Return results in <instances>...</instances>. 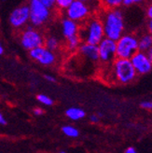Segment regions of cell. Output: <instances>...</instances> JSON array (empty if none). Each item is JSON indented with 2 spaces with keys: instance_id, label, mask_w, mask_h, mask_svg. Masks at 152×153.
Instances as JSON below:
<instances>
[{
  "instance_id": "1",
  "label": "cell",
  "mask_w": 152,
  "mask_h": 153,
  "mask_svg": "<svg viewBox=\"0 0 152 153\" xmlns=\"http://www.w3.org/2000/svg\"><path fill=\"white\" fill-rule=\"evenodd\" d=\"M100 18L103 24L105 37L116 41L124 34V15L122 10H119V7L109 10L104 9Z\"/></svg>"
},
{
  "instance_id": "2",
  "label": "cell",
  "mask_w": 152,
  "mask_h": 153,
  "mask_svg": "<svg viewBox=\"0 0 152 153\" xmlns=\"http://www.w3.org/2000/svg\"><path fill=\"white\" fill-rule=\"evenodd\" d=\"M108 66V78L113 82L119 84H128L133 82L136 76L135 69L133 68L130 59L116 57Z\"/></svg>"
},
{
  "instance_id": "3",
  "label": "cell",
  "mask_w": 152,
  "mask_h": 153,
  "mask_svg": "<svg viewBox=\"0 0 152 153\" xmlns=\"http://www.w3.org/2000/svg\"><path fill=\"white\" fill-rule=\"evenodd\" d=\"M79 36L81 41L98 45L105 37L104 27L100 16L90 15V16L83 22V25L79 29Z\"/></svg>"
},
{
  "instance_id": "4",
  "label": "cell",
  "mask_w": 152,
  "mask_h": 153,
  "mask_svg": "<svg viewBox=\"0 0 152 153\" xmlns=\"http://www.w3.org/2000/svg\"><path fill=\"white\" fill-rule=\"evenodd\" d=\"M29 22L35 27L43 26L51 18V10L39 0H29Z\"/></svg>"
},
{
  "instance_id": "5",
  "label": "cell",
  "mask_w": 152,
  "mask_h": 153,
  "mask_svg": "<svg viewBox=\"0 0 152 153\" xmlns=\"http://www.w3.org/2000/svg\"><path fill=\"white\" fill-rule=\"evenodd\" d=\"M138 51V37L133 34H123L116 40V56L130 59Z\"/></svg>"
},
{
  "instance_id": "6",
  "label": "cell",
  "mask_w": 152,
  "mask_h": 153,
  "mask_svg": "<svg viewBox=\"0 0 152 153\" xmlns=\"http://www.w3.org/2000/svg\"><path fill=\"white\" fill-rule=\"evenodd\" d=\"M93 7L90 3L74 1L65 10V16L77 22H83L92 15Z\"/></svg>"
},
{
  "instance_id": "7",
  "label": "cell",
  "mask_w": 152,
  "mask_h": 153,
  "mask_svg": "<svg viewBox=\"0 0 152 153\" xmlns=\"http://www.w3.org/2000/svg\"><path fill=\"white\" fill-rule=\"evenodd\" d=\"M44 36L32 25H27L25 29L22 30L20 36V43L22 48L27 51L44 46Z\"/></svg>"
},
{
  "instance_id": "8",
  "label": "cell",
  "mask_w": 152,
  "mask_h": 153,
  "mask_svg": "<svg viewBox=\"0 0 152 153\" xmlns=\"http://www.w3.org/2000/svg\"><path fill=\"white\" fill-rule=\"evenodd\" d=\"M98 54H99V62L105 65H110L116 56V41L110 38L104 37L98 43Z\"/></svg>"
},
{
  "instance_id": "9",
  "label": "cell",
  "mask_w": 152,
  "mask_h": 153,
  "mask_svg": "<svg viewBox=\"0 0 152 153\" xmlns=\"http://www.w3.org/2000/svg\"><path fill=\"white\" fill-rule=\"evenodd\" d=\"M28 51L30 58L34 61H36L37 63H39L42 65H52L56 62V55L54 51L47 49L44 46L34 48Z\"/></svg>"
},
{
  "instance_id": "10",
  "label": "cell",
  "mask_w": 152,
  "mask_h": 153,
  "mask_svg": "<svg viewBox=\"0 0 152 153\" xmlns=\"http://www.w3.org/2000/svg\"><path fill=\"white\" fill-rule=\"evenodd\" d=\"M29 22L28 5H21L14 9L9 16V22L14 29L24 27Z\"/></svg>"
},
{
  "instance_id": "11",
  "label": "cell",
  "mask_w": 152,
  "mask_h": 153,
  "mask_svg": "<svg viewBox=\"0 0 152 153\" xmlns=\"http://www.w3.org/2000/svg\"><path fill=\"white\" fill-rule=\"evenodd\" d=\"M130 61L137 75H146L152 69V62L145 51H137L130 58Z\"/></svg>"
},
{
  "instance_id": "12",
  "label": "cell",
  "mask_w": 152,
  "mask_h": 153,
  "mask_svg": "<svg viewBox=\"0 0 152 153\" xmlns=\"http://www.w3.org/2000/svg\"><path fill=\"white\" fill-rule=\"evenodd\" d=\"M79 53L87 60L93 63L99 62V54H98V47L97 45L89 44L83 42L80 44L79 48Z\"/></svg>"
},
{
  "instance_id": "13",
  "label": "cell",
  "mask_w": 152,
  "mask_h": 153,
  "mask_svg": "<svg viewBox=\"0 0 152 153\" xmlns=\"http://www.w3.org/2000/svg\"><path fill=\"white\" fill-rule=\"evenodd\" d=\"M61 27H62V34L65 39L79 34V26L78 22L65 16L61 20Z\"/></svg>"
},
{
  "instance_id": "14",
  "label": "cell",
  "mask_w": 152,
  "mask_h": 153,
  "mask_svg": "<svg viewBox=\"0 0 152 153\" xmlns=\"http://www.w3.org/2000/svg\"><path fill=\"white\" fill-rule=\"evenodd\" d=\"M152 47V36L150 34H144L138 37V51H147Z\"/></svg>"
},
{
  "instance_id": "15",
  "label": "cell",
  "mask_w": 152,
  "mask_h": 153,
  "mask_svg": "<svg viewBox=\"0 0 152 153\" xmlns=\"http://www.w3.org/2000/svg\"><path fill=\"white\" fill-rule=\"evenodd\" d=\"M65 115L72 120H79L85 117V111L79 108H70L65 111Z\"/></svg>"
},
{
  "instance_id": "16",
  "label": "cell",
  "mask_w": 152,
  "mask_h": 153,
  "mask_svg": "<svg viewBox=\"0 0 152 153\" xmlns=\"http://www.w3.org/2000/svg\"><path fill=\"white\" fill-rule=\"evenodd\" d=\"M81 42L82 41L80 39L79 34L78 35H75L73 36H70V37L66 38V48H67L68 51H75L79 50Z\"/></svg>"
},
{
  "instance_id": "17",
  "label": "cell",
  "mask_w": 152,
  "mask_h": 153,
  "mask_svg": "<svg viewBox=\"0 0 152 153\" xmlns=\"http://www.w3.org/2000/svg\"><path fill=\"white\" fill-rule=\"evenodd\" d=\"M44 47H46L47 49L50 51H55L60 47V41L56 36H49L45 38V40H44Z\"/></svg>"
},
{
  "instance_id": "18",
  "label": "cell",
  "mask_w": 152,
  "mask_h": 153,
  "mask_svg": "<svg viewBox=\"0 0 152 153\" xmlns=\"http://www.w3.org/2000/svg\"><path fill=\"white\" fill-rule=\"evenodd\" d=\"M99 1L105 10L117 9L123 3V0H99Z\"/></svg>"
},
{
  "instance_id": "19",
  "label": "cell",
  "mask_w": 152,
  "mask_h": 153,
  "mask_svg": "<svg viewBox=\"0 0 152 153\" xmlns=\"http://www.w3.org/2000/svg\"><path fill=\"white\" fill-rule=\"evenodd\" d=\"M63 132L65 135L69 136V137H78L79 136V131L77 128H75L73 126H70V125H66V126H64L62 128Z\"/></svg>"
},
{
  "instance_id": "20",
  "label": "cell",
  "mask_w": 152,
  "mask_h": 153,
  "mask_svg": "<svg viewBox=\"0 0 152 153\" xmlns=\"http://www.w3.org/2000/svg\"><path fill=\"white\" fill-rule=\"evenodd\" d=\"M74 0H55V7L60 10H65Z\"/></svg>"
},
{
  "instance_id": "21",
  "label": "cell",
  "mask_w": 152,
  "mask_h": 153,
  "mask_svg": "<svg viewBox=\"0 0 152 153\" xmlns=\"http://www.w3.org/2000/svg\"><path fill=\"white\" fill-rule=\"evenodd\" d=\"M36 99L39 100L41 104L45 105H53V101L52 99L50 98L49 96L45 95V94H39L36 96Z\"/></svg>"
},
{
  "instance_id": "22",
  "label": "cell",
  "mask_w": 152,
  "mask_h": 153,
  "mask_svg": "<svg viewBox=\"0 0 152 153\" xmlns=\"http://www.w3.org/2000/svg\"><path fill=\"white\" fill-rule=\"evenodd\" d=\"M146 0H123L122 5L126 6V7H130V6H133V5H139L145 2Z\"/></svg>"
},
{
  "instance_id": "23",
  "label": "cell",
  "mask_w": 152,
  "mask_h": 153,
  "mask_svg": "<svg viewBox=\"0 0 152 153\" xmlns=\"http://www.w3.org/2000/svg\"><path fill=\"white\" fill-rule=\"evenodd\" d=\"M39 1L50 10L55 7V0H39Z\"/></svg>"
},
{
  "instance_id": "24",
  "label": "cell",
  "mask_w": 152,
  "mask_h": 153,
  "mask_svg": "<svg viewBox=\"0 0 152 153\" xmlns=\"http://www.w3.org/2000/svg\"><path fill=\"white\" fill-rule=\"evenodd\" d=\"M141 108L146 109H152V101H144L141 103Z\"/></svg>"
},
{
  "instance_id": "25",
  "label": "cell",
  "mask_w": 152,
  "mask_h": 153,
  "mask_svg": "<svg viewBox=\"0 0 152 153\" xmlns=\"http://www.w3.org/2000/svg\"><path fill=\"white\" fill-rule=\"evenodd\" d=\"M146 13H147V16L148 19L152 20V2H150L148 7H147V10H146Z\"/></svg>"
},
{
  "instance_id": "26",
  "label": "cell",
  "mask_w": 152,
  "mask_h": 153,
  "mask_svg": "<svg viewBox=\"0 0 152 153\" xmlns=\"http://www.w3.org/2000/svg\"><path fill=\"white\" fill-rule=\"evenodd\" d=\"M44 79H46L47 81H49V82H55L56 81V79L53 76H51V75H45Z\"/></svg>"
},
{
  "instance_id": "27",
  "label": "cell",
  "mask_w": 152,
  "mask_h": 153,
  "mask_svg": "<svg viewBox=\"0 0 152 153\" xmlns=\"http://www.w3.org/2000/svg\"><path fill=\"white\" fill-rule=\"evenodd\" d=\"M147 29H148V33L152 36V20H148V25H147Z\"/></svg>"
},
{
  "instance_id": "28",
  "label": "cell",
  "mask_w": 152,
  "mask_h": 153,
  "mask_svg": "<svg viewBox=\"0 0 152 153\" xmlns=\"http://www.w3.org/2000/svg\"><path fill=\"white\" fill-rule=\"evenodd\" d=\"M34 114L36 115V116H41V115L44 114V110L40 108H35L34 109Z\"/></svg>"
},
{
  "instance_id": "29",
  "label": "cell",
  "mask_w": 152,
  "mask_h": 153,
  "mask_svg": "<svg viewBox=\"0 0 152 153\" xmlns=\"http://www.w3.org/2000/svg\"><path fill=\"white\" fill-rule=\"evenodd\" d=\"M90 121L92 122H98L99 121V117L97 116V115H92V116L90 117Z\"/></svg>"
},
{
  "instance_id": "30",
  "label": "cell",
  "mask_w": 152,
  "mask_h": 153,
  "mask_svg": "<svg viewBox=\"0 0 152 153\" xmlns=\"http://www.w3.org/2000/svg\"><path fill=\"white\" fill-rule=\"evenodd\" d=\"M0 124H2V125L7 124V120H6L5 117L2 115V113H0Z\"/></svg>"
},
{
  "instance_id": "31",
  "label": "cell",
  "mask_w": 152,
  "mask_h": 153,
  "mask_svg": "<svg viewBox=\"0 0 152 153\" xmlns=\"http://www.w3.org/2000/svg\"><path fill=\"white\" fill-rule=\"evenodd\" d=\"M146 53H147L148 57L149 58V60L152 62V47H151V48H149V49L146 51Z\"/></svg>"
},
{
  "instance_id": "32",
  "label": "cell",
  "mask_w": 152,
  "mask_h": 153,
  "mask_svg": "<svg viewBox=\"0 0 152 153\" xmlns=\"http://www.w3.org/2000/svg\"><path fill=\"white\" fill-rule=\"evenodd\" d=\"M125 153H136V151H135V149H134L133 148H129V149L125 151Z\"/></svg>"
},
{
  "instance_id": "33",
  "label": "cell",
  "mask_w": 152,
  "mask_h": 153,
  "mask_svg": "<svg viewBox=\"0 0 152 153\" xmlns=\"http://www.w3.org/2000/svg\"><path fill=\"white\" fill-rule=\"evenodd\" d=\"M77 1H81V2H85V3H90V4H93V0H77Z\"/></svg>"
},
{
  "instance_id": "34",
  "label": "cell",
  "mask_w": 152,
  "mask_h": 153,
  "mask_svg": "<svg viewBox=\"0 0 152 153\" xmlns=\"http://www.w3.org/2000/svg\"><path fill=\"white\" fill-rule=\"evenodd\" d=\"M4 53V48H3V46H2V44L0 43V55H2Z\"/></svg>"
},
{
  "instance_id": "35",
  "label": "cell",
  "mask_w": 152,
  "mask_h": 153,
  "mask_svg": "<svg viewBox=\"0 0 152 153\" xmlns=\"http://www.w3.org/2000/svg\"><path fill=\"white\" fill-rule=\"evenodd\" d=\"M60 153H65V152H64V151H62V152H60Z\"/></svg>"
}]
</instances>
